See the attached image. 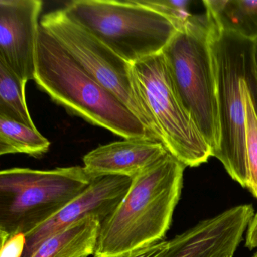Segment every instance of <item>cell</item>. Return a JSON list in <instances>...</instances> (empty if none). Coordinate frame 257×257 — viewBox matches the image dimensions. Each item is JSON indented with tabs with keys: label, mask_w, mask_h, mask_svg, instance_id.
Segmentation results:
<instances>
[{
	"label": "cell",
	"mask_w": 257,
	"mask_h": 257,
	"mask_svg": "<svg viewBox=\"0 0 257 257\" xmlns=\"http://www.w3.org/2000/svg\"><path fill=\"white\" fill-rule=\"evenodd\" d=\"M185 166L168 153L132 179L115 211L101 223L94 257H121L162 241L183 189Z\"/></svg>",
	"instance_id": "1"
},
{
	"label": "cell",
	"mask_w": 257,
	"mask_h": 257,
	"mask_svg": "<svg viewBox=\"0 0 257 257\" xmlns=\"http://www.w3.org/2000/svg\"><path fill=\"white\" fill-rule=\"evenodd\" d=\"M34 80L54 102L94 125L124 139L148 138L158 141L115 96L88 74L40 25Z\"/></svg>",
	"instance_id": "2"
},
{
	"label": "cell",
	"mask_w": 257,
	"mask_h": 257,
	"mask_svg": "<svg viewBox=\"0 0 257 257\" xmlns=\"http://www.w3.org/2000/svg\"><path fill=\"white\" fill-rule=\"evenodd\" d=\"M207 16L210 49L216 76L219 142L216 158L232 180L249 185L246 151V106L243 85L252 103L256 100L253 62L254 40L221 28Z\"/></svg>",
	"instance_id": "3"
},
{
	"label": "cell",
	"mask_w": 257,
	"mask_h": 257,
	"mask_svg": "<svg viewBox=\"0 0 257 257\" xmlns=\"http://www.w3.org/2000/svg\"><path fill=\"white\" fill-rule=\"evenodd\" d=\"M64 10L131 64L162 53L177 31L171 21L140 0H76Z\"/></svg>",
	"instance_id": "4"
},
{
	"label": "cell",
	"mask_w": 257,
	"mask_h": 257,
	"mask_svg": "<svg viewBox=\"0 0 257 257\" xmlns=\"http://www.w3.org/2000/svg\"><path fill=\"white\" fill-rule=\"evenodd\" d=\"M176 91L212 150L219 142L216 76L207 16H192L162 51Z\"/></svg>",
	"instance_id": "5"
},
{
	"label": "cell",
	"mask_w": 257,
	"mask_h": 257,
	"mask_svg": "<svg viewBox=\"0 0 257 257\" xmlns=\"http://www.w3.org/2000/svg\"><path fill=\"white\" fill-rule=\"evenodd\" d=\"M83 167L0 172V234H27L56 214L91 183Z\"/></svg>",
	"instance_id": "6"
},
{
	"label": "cell",
	"mask_w": 257,
	"mask_h": 257,
	"mask_svg": "<svg viewBox=\"0 0 257 257\" xmlns=\"http://www.w3.org/2000/svg\"><path fill=\"white\" fill-rule=\"evenodd\" d=\"M132 78L138 101L168 153L186 167L206 163L211 148L182 103L162 52L132 64Z\"/></svg>",
	"instance_id": "7"
},
{
	"label": "cell",
	"mask_w": 257,
	"mask_h": 257,
	"mask_svg": "<svg viewBox=\"0 0 257 257\" xmlns=\"http://www.w3.org/2000/svg\"><path fill=\"white\" fill-rule=\"evenodd\" d=\"M40 25L49 31L75 61L117 97L162 143L159 130L138 101L132 78V64L70 19L64 9L44 15Z\"/></svg>",
	"instance_id": "8"
},
{
	"label": "cell",
	"mask_w": 257,
	"mask_h": 257,
	"mask_svg": "<svg viewBox=\"0 0 257 257\" xmlns=\"http://www.w3.org/2000/svg\"><path fill=\"white\" fill-rule=\"evenodd\" d=\"M254 215L241 204L201 221L169 240L164 257H233Z\"/></svg>",
	"instance_id": "9"
},
{
	"label": "cell",
	"mask_w": 257,
	"mask_h": 257,
	"mask_svg": "<svg viewBox=\"0 0 257 257\" xmlns=\"http://www.w3.org/2000/svg\"><path fill=\"white\" fill-rule=\"evenodd\" d=\"M132 179L106 176L91 180L89 186L50 219L25 234L22 257H30L39 245L51 236L90 216L106 220L125 196Z\"/></svg>",
	"instance_id": "10"
},
{
	"label": "cell",
	"mask_w": 257,
	"mask_h": 257,
	"mask_svg": "<svg viewBox=\"0 0 257 257\" xmlns=\"http://www.w3.org/2000/svg\"><path fill=\"white\" fill-rule=\"evenodd\" d=\"M41 0H0V62L21 79L34 80Z\"/></svg>",
	"instance_id": "11"
},
{
	"label": "cell",
	"mask_w": 257,
	"mask_h": 257,
	"mask_svg": "<svg viewBox=\"0 0 257 257\" xmlns=\"http://www.w3.org/2000/svg\"><path fill=\"white\" fill-rule=\"evenodd\" d=\"M165 146L148 138H131L100 146L83 157L91 180L106 176L135 178L168 154Z\"/></svg>",
	"instance_id": "12"
},
{
	"label": "cell",
	"mask_w": 257,
	"mask_h": 257,
	"mask_svg": "<svg viewBox=\"0 0 257 257\" xmlns=\"http://www.w3.org/2000/svg\"><path fill=\"white\" fill-rule=\"evenodd\" d=\"M101 222L90 216L42 242L30 257H88L94 255Z\"/></svg>",
	"instance_id": "13"
},
{
	"label": "cell",
	"mask_w": 257,
	"mask_h": 257,
	"mask_svg": "<svg viewBox=\"0 0 257 257\" xmlns=\"http://www.w3.org/2000/svg\"><path fill=\"white\" fill-rule=\"evenodd\" d=\"M206 14L224 29L257 38V0H206Z\"/></svg>",
	"instance_id": "14"
},
{
	"label": "cell",
	"mask_w": 257,
	"mask_h": 257,
	"mask_svg": "<svg viewBox=\"0 0 257 257\" xmlns=\"http://www.w3.org/2000/svg\"><path fill=\"white\" fill-rule=\"evenodd\" d=\"M50 141L37 129L0 116V155L23 153L40 157L49 151Z\"/></svg>",
	"instance_id": "15"
},
{
	"label": "cell",
	"mask_w": 257,
	"mask_h": 257,
	"mask_svg": "<svg viewBox=\"0 0 257 257\" xmlns=\"http://www.w3.org/2000/svg\"><path fill=\"white\" fill-rule=\"evenodd\" d=\"M26 84L0 62V116L37 129L27 106Z\"/></svg>",
	"instance_id": "16"
},
{
	"label": "cell",
	"mask_w": 257,
	"mask_h": 257,
	"mask_svg": "<svg viewBox=\"0 0 257 257\" xmlns=\"http://www.w3.org/2000/svg\"><path fill=\"white\" fill-rule=\"evenodd\" d=\"M248 84L243 85L246 106V151L249 185L248 190L257 199V114L248 89Z\"/></svg>",
	"instance_id": "17"
},
{
	"label": "cell",
	"mask_w": 257,
	"mask_h": 257,
	"mask_svg": "<svg viewBox=\"0 0 257 257\" xmlns=\"http://www.w3.org/2000/svg\"><path fill=\"white\" fill-rule=\"evenodd\" d=\"M140 2L166 17L177 30L183 28L193 16L188 10L189 0H140Z\"/></svg>",
	"instance_id": "18"
},
{
	"label": "cell",
	"mask_w": 257,
	"mask_h": 257,
	"mask_svg": "<svg viewBox=\"0 0 257 257\" xmlns=\"http://www.w3.org/2000/svg\"><path fill=\"white\" fill-rule=\"evenodd\" d=\"M1 237V257H22L26 243L24 234H17L8 237L0 234Z\"/></svg>",
	"instance_id": "19"
},
{
	"label": "cell",
	"mask_w": 257,
	"mask_h": 257,
	"mask_svg": "<svg viewBox=\"0 0 257 257\" xmlns=\"http://www.w3.org/2000/svg\"><path fill=\"white\" fill-rule=\"evenodd\" d=\"M169 245V240H162L138 249L121 257H164Z\"/></svg>",
	"instance_id": "20"
},
{
	"label": "cell",
	"mask_w": 257,
	"mask_h": 257,
	"mask_svg": "<svg viewBox=\"0 0 257 257\" xmlns=\"http://www.w3.org/2000/svg\"><path fill=\"white\" fill-rule=\"evenodd\" d=\"M245 246L249 249L257 248V214L254 215L246 231Z\"/></svg>",
	"instance_id": "21"
},
{
	"label": "cell",
	"mask_w": 257,
	"mask_h": 257,
	"mask_svg": "<svg viewBox=\"0 0 257 257\" xmlns=\"http://www.w3.org/2000/svg\"><path fill=\"white\" fill-rule=\"evenodd\" d=\"M253 62H254V70H255V83H256L257 88V38L254 40L253 46ZM253 106L255 107V112L257 114V98L256 100L254 102Z\"/></svg>",
	"instance_id": "22"
},
{
	"label": "cell",
	"mask_w": 257,
	"mask_h": 257,
	"mask_svg": "<svg viewBox=\"0 0 257 257\" xmlns=\"http://www.w3.org/2000/svg\"><path fill=\"white\" fill-rule=\"evenodd\" d=\"M252 257H257V251H256V252H255V253L254 254L253 256H252Z\"/></svg>",
	"instance_id": "23"
}]
</instances>
